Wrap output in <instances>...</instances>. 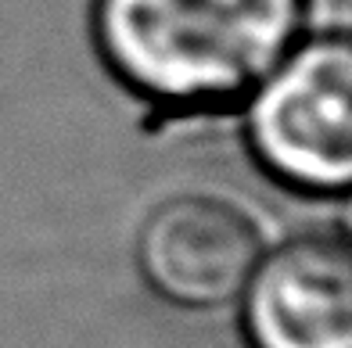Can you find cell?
I'll return each instance as SVG.
<instances>
[{"label":"cell","instance_id":"obj_1","mask_svg":"<svg viewBox=\"0 0 352 348\" xmlns=\"http://www.w3.org/2000/svg\"><path fill=\"white\" fill-rule=\"evenodd\" d=\"M306 0H98V47L126 86L169 112H212L295 51Z\"/></svg>","mask_w":352,"mask_h":348},{"label":"cell","instance_id":"obj_2","mask_svg":"<svg viewBox=\"0 0 352 348\" xmlns=\"http://www.w3.org/2000/svg\"><path fill=\"white\" fill-rule=\"evenodd\" d=\"M248 144L274 180L342 194L352 176V51L345 36L295 47L252 90Z\"/></svg>","mask_w":352,"mask_h":348},{"label":"cell","instance_id":"obj_3","mask_svg":"<svg viewBox=\"0 0 352 348\" xmlns=\"http://www.w3.org/2000/svg\"><path fill=\"white\" fill-rule=\"evenodd\" d=\"M259 230L237 205L187 194L144 219L137 262L166 302L212 309L245 291L259 266Z\"/></svg>","mask_w":352,"mask_h":348},{"label":"cell","instance_id":"obj_4","mask_svg":"<svg viewBox=\"0 0 352 348\" xmlns=\"http://www.w3.org/2000/svg\"><path fill=\"white\" fill-rule=\"evenodd\" d=\"M252 348H352V255L345 237L280 244L245 283Z\"/></svg>","mask_w":352,"mask_h":348}]
</instances>
